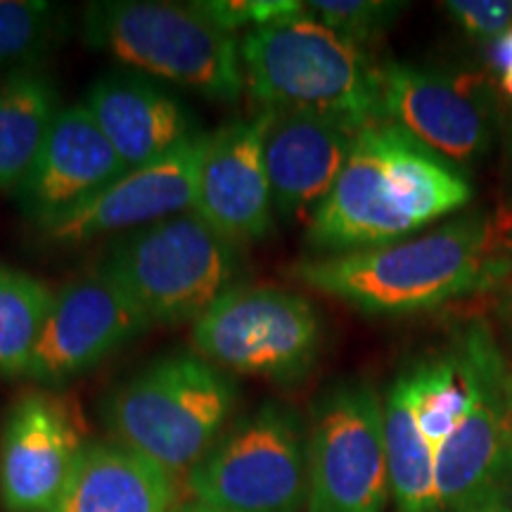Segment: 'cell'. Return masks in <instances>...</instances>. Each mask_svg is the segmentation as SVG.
Masks as SVG:
<instances>
[{
  "label": "cell",
  "mask_w": 512,
  "mask_h": 512,
  "mask_svg": "<svg viewBox=\"0 0 512 512\" xmlns=\"http://www.w3.org/2000/svg\"><path fill=\"white\" fill-rule=\"evenodd\" d=\"M472 197L458 166L434 155L392 121L361 128L335 188L306 228L323 254L358 252L406 240Z\"/></svg>",
  "instance_id": "cell-1"
},
{
  "label": "cell",
  "mask_w": 512,
  "mask_h": 512,
  "mask_svg": "<svg viewBox=\"0 0 512 512\" xmlns=\"http://www.w3.org/2000/svg\"><path fill=\"white\" fill-rule=\"evenodd\" d=\"M491 64H494L501 74L512 69V29L496 41L494 53H491Z\"/></svg>",
  "instance_id": "cell-28"
},
{
  "label": "cell",
  "mask_w": 512,
  "mask_h": 512,
  "mask_svg": "<svg viewBox=\"0 0 512 512\" xmlns=\"http://www.w3.org/2000/svg\"><path fill=\"white\" fill-rule=\"evenodd\" d=\"M403 377L411 389L420 432L437 451L465 418L472 401V382L458 344L446 356L420 363Z\"/></svg>",
  "instance_id": "cell-22"
},
{
  "label": "cell",
  "mask_w": 512,
  "mask_h": 512,
  "mask_svg": "<svg viewBox=\"0 0 512 512\" xmlns=\"http://www.w3.org/2000/svg\"><path fill=\"white\" fill-rule=\"evenodd\" d=\"M306 12L356 46H366L394 22L403 5L382 0H313Z\"/></svg>",
  "instance_id": "cell-24"
},
{
  "label": "cell",
  "mask_w": 512,
  "mask_h": 512,
  "mask_svg": "<svg viewBox=\"0 0 512 512\" xmlns=\"http://www.w3.org/2000/svg\"><path fill=\"white\" fill-rule=\"evenodd\" d=\"M275 112L233 119L209 136L192 211L235 247L261 240L273 226L266 138Z\"/></svg>",
  "instance_id": "cell-14"
},
{
  "label": "cell",
  "mask_w": 512,
  "mask_h": 512,
  "mask_svg": "<svg viewBox=\"0 0 512 512\" xmlns=\"http://www.w3.org/2000/svg\"><path fill=\"white\" fill-rule=\"evenodd\" d=\"M472 401L437 448L439 512H484L512 477V380L494 337L472 325L458 339Z\"/></svg>",
  "instance_id": "cell-9"
},
{
  "label": "cell",
  "mask_w": 512,
  "mask_h": 512,
  "mask_svg": "<svg viewBox=\"0 0 512 512\" xmlns=\"http://www.w3.org/2000/svg\"><path fill=\"white\" fill-rule=\"evenodd\" d=\"M318 311L280 287H230L192 323L195 354L223 373L297 382L320 351Z\"/></svg>",
  "instance_id": "cell-8"
},
{
  "label": "cell",
  "mask_w": 512,
  "mask_h": 512,
  "mask_svg": "<svg viewBox=\"0 0 512 512\" xmlns=\"http://www.w3.org/2000/svg\"><path fill=\"white\" fill-rule=\"evenodd\" d=\"M150 318L100 271L55 294L27 377L41 384L74 380L133 342Z\"/></svg>",
  "instance_id": "cell-13"
},
{
  "label": "cell",
  "mask_w": 512,
  "mask_h": 512,
  "mask_svg": "<svg viewBox=\"0 0 512 512\" xmlns=\"http://www.w3.org/2000/svg\"><path fill=\"white\" fill-rule=\"evenodd\" d=\"M60 110L43 74L19 69L0 83V190H19Z\"/></svg>",
  "instance_id": "cell-20"
},
{
  "label": "cell",
  "mask_w": 512,
  "mask_h": 512,
  "mask_svg": "<svg viewBox=\"0 0 512 512\" xmlns=\"http://www.w3.org/2000/svg\"><path fill=\"white\" fill-rule=\"evenodd\" d=\"M389 491L384 403L370 384H335L313 406L306 510L384 512Z\"/></svg>",
  "instance_id": "cell-10"
},
{
  "label": "cell",
  "mask_w": 512,
  "mask_h": 512,
  "mask_svg": "<svg viewBox=\"0 0 512 512\" xmlns=\"http://www.w3.org/2000/svg\"><path fill=\"white\" fill-rule=\"evenodd\" d=\"M83 41L133 72L233 102L245 91L240 41L192 5L107 0L83 12Z\"/></svg>",
  "instance_id": "cell-4"
},
{
  "label": "cell",
  "mask_w": 512,
  "mask_h": 512,
  "mask_svg": "<svg viewBox=\"0 0 512 512\" xmlns=\"http://www.w3.org/2000/svg\"><path fill=\"white\" fill-rule=\"evenodd\" d=\"M169 472L121 444H91L50 512H176Z\"/></svg>",
  "instance_id": "cell-19"
},
{
  "label": "cell",
  "mask_w": 512,
  "mask_h": 512,
  "mask_svg": "<svg viewBox=\"0 0 512 512\" xmlns=\"http://www.w3.org/2000/svg\"><path fill=\"white\" fill-rule=\"evenodd\" d=\"M128 171L171 155L200 128L162 83L138 72L105 74L81 102Z\"/></svg>",
  "instance_id": "cell-18"
},
{
  "label": "cell",
  "mask_w": 512,
  "mask_h": 512,
  "mask_svg": "<svg viewBox=\"0 0 512 512\" xmlns=\"http://www.w3.org/2000/svg\"><path fill=\"white\" fill-rule=\"evenodd\" d=\"M88 444L74 399L31 392L12 403L0 439V501L8 512H50Z\"/></svg>",
  "instance_id": "cell-11"
},
{
  "label": "cell",
  "mask_w": 512,
  "mask_h": 512,
  "mask_svg": "<svg viewBox=\"0 0 512 512\" xmlns=\"http://www.w3.org/2000/svg\"><path fill=\"white\" fill-rule=\"evenodd\" d=\"M503 88L512 95V69H510V72L503 74Z\"/></svg>",
  "instance_id": "cell-31"
},
{
  "label": "cell",
  "mask_w": 512,
  "mask_h": 512,
  "mask_svg": "<svg viewBox=\"0 0 512 512\" xmlns=\"http://www.w3.org/2000/svg\"><path fill=\"white\" fill-rule=\"evenodd\" d=\"M126 171L91 112L83 105L62 107L29 176L19 185V207L46 230Z\"/></svg>",
  "instance_id": "cell-16"
},
{
  "label": "cell",
  "mask_w": 512,
  "mask_h": 512,
  "mask_svg": "<svg viewBox=\"0 0 512 512\" xmlns=\"http://www.w3.org/2000/svg\"><path fill=\"white\" fill-rule=\"evenodd\" d=\"M245 88L259 112L323 114L366 128L384 121L380 67L366 50L309 12L247 31L240 43Z\"/></svg>",
  "instance_id": "cell-3"
},
{
  "label": "cell",
  "mask_w": 512,
  "mask_h": 512,
  "mask_svg": "<svg viewBox=\"0 0 512 512\" xmlns=\"http://www.w3.org/2000/svg\"><path fill=\"white\" fill-rule=\"evenodd\" d=\"M384 448L389 486L399 512H439L437 451L420 432L406 377H399L384 401Z\"/></svg>",
  "instance_id": "cell-21"
},
{
  "label": "cell",
  "mask_w": 512,
  "mask_h": 512,
  "mask_svg": "<svg viewBox=\"0 0 512 512\" xmlns=\"http://www.w3.org/2000/svg\"><path fill=\"white\" fill-rule=\"evenodd\" d=\"M176 512H223V510L207 508V505H202V503H190V505H183V508H178Z\"/></svg>",
  "instance_id": "cell-29"
},
{
  "label": "cell",
  "mask_w": 512,
  "mask_h": 512,
  "mask_svg": "<svg viewBox=\"0 0 512 512\" xmlns=\"http://www.w3.org/2000/svg\"><path fill=\"white\" fill-rule=\"evenodd\" d=\"M195 503L223 512H302L309 494V444L287 406L268 401L223 430L190 470Z\"/></svg>",
  "instance_id": "cell-7"
},
{
  "label": "cell",
  "mask_w": 512,
  "mask_h": 512,
  "mask_svg": "<svg viewBox=\"0 0 512 512\" xmlns=\"http://www.w3.org/2000/svg\"><path fill=\"white\" fill-rule=\"evenodd\" d=\"M211 133L200 131L176 152L140 169L126 171L112 185L57 219L43 233L57 245H81L100 235L152 226L192 209L197 174Z\"/></svg>",
  "instance_id": "cell-15"
},
{
  "label": "cell",
  "mask_w": 512,
  "mask_h": 512,
  "mask_svg": "<svg viewBox=\"0 0 512 512\" xmlns=\"http://www.w3.org/2000/svg\"><path fill=\"white\" fill-rule=\"evenodd\" d=\"M508 166H510V176H508L510 190H508V195H510V204H512V140H510V150H508Z\"/></svg>",
  "instance_id": "cell-30"
},
{
  "label": "cell",
  "mask_w": 512,
  "mask_h": 512,
  "mask_svg": "<svg viewBox=\"0 0 512 512\" xmlns=\"http://www.w3.org/2000/svg\"><path fill=\"white\" fill-rule=\"evenodd\" d=\"M446 10L458 19L467 34L501 38L512 29V3L508 0H453Z\"/></svg>",
  "instance_id": "cell-27"
},
{
  "label": "cell",
  "mask_w": 512,
  "mask_h": 512,
  "mask_svg": "<svg viewBox=\"0 0 512 512\" xmlns=\"http://www.w3.org/2000/svg\"><path fill=\"white\" fill-rule=\"evenodd\" d=\"M55 10L41 0H0V64L29 60L53 34Z\"/></svg>",
  "instance_id": "cell-25"
},
{
  "label": "cell",
  "mask_w": 512,
  "mask_h": 512,
  "mask_svg": "<svg viewBox=\"0 0 512 512\" xmlns=\"http://www.w3.org/2000/svg\"><path fill=\"white\" fill-rule=\"evenodd\" d=\"M358 128L323 114L275 112L266 138L273 209L287 221H311L356 143Z\"/></svg>",
  "instance_id": "cell-17"
},
{
  "label": "cell",
  "mask_w": 512,
  "mask_h": 512,
  "mask_svg": "<svg viewBox=\"0 0 512 512\" xmlns=\"http://www.w3.org/2000/svg\"><path fill=\"white\" fill-rule=\"evenodd\" d=\"M192 8L230 34L245 27L254 31L287 22L306 10L304 3L294 0H207V3H192Z\"/></svg>",
  "instance_id": "cell-26"
},
{
  "label": "cell",
  "mask_w": 512,
  "mask_h": 512,
  "mask_svg": "<svg viewBox=\"0 0 512 512\" xmlns=\"http://www.w3.org/2000/svg\"><path fill=\"white\" fill-rule=\"evenodd\" d=\"M508 271L489 221L465 216L392 245L299 261L292 275L311 290L370 316L437 309L494 285Z\"/></svg>",
  "instance_id": "cell-2"
},
{
  "label": "cell",
  "mask_w": 512,
  "mask_h": 512,
  "mask_svg": "<svg viewBox=\"0 0 512 512\" xmlns=\"http://www.w3.org/2000/svg\"><path fill=\"white\" fill-rule=\"evenodd\" d=\"M53 299L34 275L0 268V377H27Z\"/></svg>",
  "instance_id": "cell-23"
},
{
  "label": "cell",
  "mask_w": 512,
  "mask_h": 512,
  "mask_svg": "<svg viewBox=\"0 0 512 512\" xmlns=\"http://www.w3.org/2000/svg\"><path fill=\"white\" fill-rule=\"evenodd\" d=\"M380 91L384 121L453 166L475 162L494 140V100L475 81L389 62L380 67Z\"/></svg>",
  "instance_id": "cell-12"
},
{
  "label": "cell",
  "mask_w": 512,
  "mask_h": 512,
  "mask_svg": "<svg viewBox=\"0 0 512 512\" xmlns=\"http://www.w3.org/2000/svg\"><path fill=\"white\" fill-rule=\"evenodd\" d=\"M235 271L238 247L192 209L126 233L100 266L152 325L195 323L230 290Z\"/></svg>",
  "instance_id": "cell-6"
},
{
  "label": "cell",
  "mask_w": 512,
  "mask_h": 512,
  "mask_svg": "<svg viewBox=\"0 0 512 512\" xmlns=\"http://www.w3.org/2000/svg\"><path fill=\"white\" fill-rule=\"evenodd\" d=\"M235 384L197 354H174L119 387L107 403L117 444L169 472L190 470L214 448L235 408Z\"/></svg>",
  "instance_id": "cell-5"
}]
</instances>
